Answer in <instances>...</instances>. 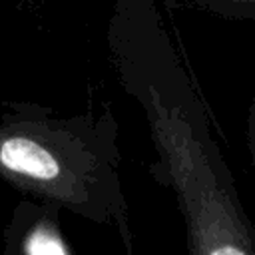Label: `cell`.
Wrapping results in <instances>:
<instances>
[{
	"label": "cell",
	"instance_id": "6da1fadb",
	"mask_svg": "<svg viewBox=\"0 0 255 255\" xmlns=\"http://www.w3.org/2000/svg\"><path fill=\"white\" fill-rule=\"evenodd\" d=\"M106 40L120 86L147 122L153 147L147 171L177 199L187 255H255V227L157 6L118 0Z\"/></svg>",
	"mask_w": 255,
	"mask_h": 255
},
{
	"label": "cell",
	"instance_id": "277c9868",
	"mask_svg": "<svg viewBox=\"0 0 255 255\" xmlns=\"http://www.w3.org/2000/svg\"><path fill=\"white\" fill-rule=\"evenodd\" d=\"M199 8L217 12V14H233V12H241L247 10L245 14H241L239 18H255V2H205V4H197Z\"/></svg>",
	"mask_w": 255,
	"mask_h": 255
},
{
	"label": "cell",
	"instance_id": "7a4b0ae2",
	"mask_svg": "<svg viewBox=\"0 0 255 255\" xmlns=\"http://www.w3.org/2000/svg\"><path fill=\"white\" fill-rule=\"evenodd\" d=\"M120 159L118 122L110 108L58 116L38 104L8 102L0 114V179L26 199L112 227L133 255Z\"/></svg>",
	"mask_w": 255,
	"mask_h": 255
},
{
	"label": "cell",
	"instance_id": "5b68a950",
	"mask_svg": "<svg viewBox=\"0 0 255 255\" xmlns=\"http://www.w3.org/2000/svg\"><path fill=\"white\" fill-rule=\"evenodd\" d=\"M245 135H247V147L251 153V163L255 169V96L251 98L247 106V116H245Z\"/></svg>",
	"mask_w": 255,
	"mask_h": 255
},
{
	"label": "cell",
	"instance_id": "3957f363",
	"mask_svg": "<svg viewBox=\"0 0 255 255\" xmlns=\"http://www.w3.org/2000/svg\"><path fill=\"white\" fill-rule=\"evenodd\" d=\"M2 255H74L60 223V209L22 199L4 227Z\"/></svg>",
	"mask_w": 255,
	"mask_h": 255
}]
</instances>
